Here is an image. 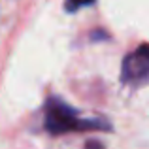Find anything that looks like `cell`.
I'll return each mask as SVG.
<instances>
[{"mask_svg": "<svg viewBox=\"0 0 149 149\" xmlns=\"http://www.w3.org/2000/svg\"><path fill=\"white\" fill-rule=\"evenodd\" d=\"M95 0H66V11H77L79 8L93 6Z\"/></svg>", "mask_w": 149, "mask_h": 149, "instance_id": "obj_3", "label": "cell"}, {"mask_svg": "<svg viewBox=\"0 0 149 149\" xmlns=\"http://www.w3.org/2000/svg\"><path fill=\"white\" fill-rule=\"evenodd\" d=\"M44 127L51 136L83 130H111V125L106 119H81L72 106H68L57 96H51L45 102Z\"/></svg>", "mask_w": 149, "mask_h": 149, "instance_id": "obj_1", "label": "cell"}, {"mask_svg": "<svg viewBox=\"0 0 149 149\" xmlns=\"http://www.w3.org/2000/svg\"><path fill=\"white\" fill-rule=\"evenodd\" d=\"M85 149H106V147L98 140H87V142H85Z\"/></svg>", "mask_w": 149, "mask_h": 149, "instance_id": "obj_4", "label": "cell"}, {"mask_svg": "<svg viewBox=\"0 0 149 149\" xmlns=\"http://www.w3.org/2000/svg\"><path fill=\"white\" fill-rule=\"evenodd\" d=\"M149 79V44H142L128 53L121 66V81L127 85H142Z\"/></svg>", "mask_w": 149, "mask_h": 149, "instance_id": "obj_2", "label": "cell"}]
</instances>
